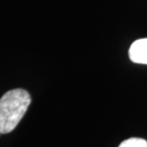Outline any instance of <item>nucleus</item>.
<instances>
[{
    "label": "nucleus",
    "mask_w": 147,
    "mask_h": 147,
    "mask_svg": "<svg viewBox=\"0 0 147 147\" xmlns=\"http://www.w3.org/2000/svg\"><path fill=\"white\" fill-rule=\"evenodd\" d=\"M32 102L29 92L16 88L0 98V134L11 132L20 123Z\"/></svg>",
    "instance_id": "obj_1"
},
{
    "label": "nucleus",
    "mask_w": 147,
    "mask_h": 147,
    "mask_svg": "<svg viewBox=\"0 0 147 147\" xmlns=\"http://www.w3.org/2000/svg\"><path fill=\"white\" fill-rule=\"evenodd\" d=\"M129 58L136 64L147 65V38L136 40L131 45Z\"/></svg>",
    "instance_id": "obj_2"
},
{
    "label": "nucleus",
    "mask_w": 147,
    "mask_h": 147,
    "mask_svg": "<svg viewBox=\"0 0 147 147\" xmlns=\"http://www.w3.org/2000/svg\"><path fill=\"white\" fill-rule=\"evenodd\" d=\"M119 147H147V142L140 138H130L121 142Z\"/></svg>",
    "instance_id": "obj_3"
}]
</instances>
